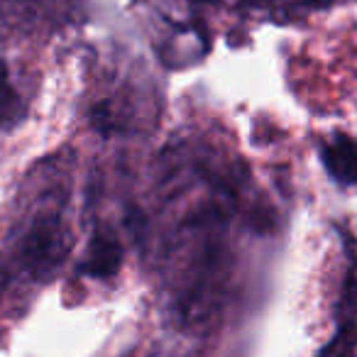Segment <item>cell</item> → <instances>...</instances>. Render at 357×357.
I'll return each mask as SVG.
<instances>
[{
	"label": "cell",
	"instance_id": "6da1fadb",
	"mask_svg": "<svg viewBox=\"0 0 357 357\" xmlns=\"http://www.w3.org/2000/svg\"><path fill=\"white\" fill-rule=\"evenodd\" d=\"M71 252V235L59 213H40L20 240V259L37 279H52Z\"/></svg>",
	"mask_w": 357,
	"mask_h": 357
},
{
	"label": "cell",
	"instance_id": "7a4b0ae2",
	"mask_svg": "<svg viewBox=\"0 0 357 357\" xmlns=\"http://www.w3.org/2000/svg\"><path fill=\"white\" fill-rule=\"evenodd\" d=\"M321 162L326 172L340 186L357 184V139L347 135H333L321 147Z\"/></svg>",
	"mask_w": 357,
	"mask_h": 357
},
{
	"label": "cell",
	"instance_id": "3957f363",
	"mask_svg": "<svg viewBox=\"0 0 357 357\" xmlns=\"http://www.w3.org/2000/svg\"><path fill=\"white\" fill-rule=\"evenodd\" d=\"M120 259H123V250H120L118 238L105 230H98L91 240L84 262H81V272L93 279H108L118 272Z\"/></svg>",
	"mask_w": 357,
	"mask_h": 357
}]
</instances>
